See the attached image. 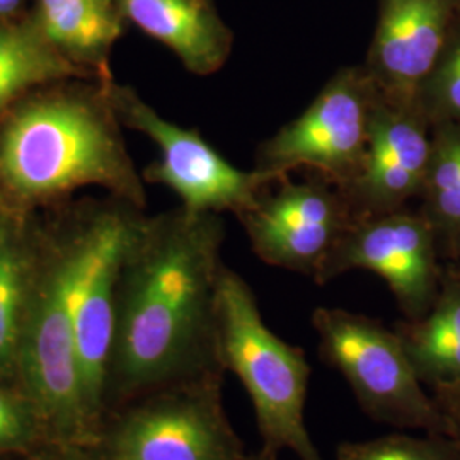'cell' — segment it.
<instances>
[{
	"mask_svg": "<svg viewBox=\"0 0 460 460\" xmlns=\"http://www.w3.org/2000/svg\"><path fill=\"white\" fill-rule=\"evenodd\" d=\"M448 247H450L456 254H459L460 256V234L456 237V239H454V241H452V243H450V246Z\"/></svg>",
	"mask_w": 460,
	"mask_h": 460,
	"instance_id": "83f0119b",
	"label": "cell"
},
{
	"mask_svg": "<svg viewBox=\"0 0 460 460\" xmlns=\"http://www.w3.org/2000/svg\"><path fill=\"white\" fill-rule=\"evenodd\" d=\"M435 399L447 418V425H448L447 435L452 437L460 445V393L435 395Z\"/></svg>",
	"mask_w": 460,
	"mask_h": 460,
	"instance_id": "603a6c76",
	"label": "cell"
},
{
	"mask_svg": "<svg viewBox=\"0 0 460 460\" xmlns=\"http://www.w3.org/2000/svg\"><path fill=\"white\" fill-rule=\"evenodd\" d=\"M395 331L425 387L435 395L460 393V266L445 270L429 311Z\"/></svg>",
	"mask_w": 460,
	"mask_h": 460,
	"instance_id": "9a60e30c",
	"label": "cell"
},
{
	"mask_svg": "<svg viewBox=\"0 0 460 460\" xmlns=\"http://www.w3.org/2000/svg\"><path fill=\"white\" fill-rule=\"evenodd\" d=\"M429 155L431 123L416 102H395L377 91L367 164L362 176L341 191L355 218L399 212L420 198Z\"/></svg>",
	"mask_w": 460,
	"mask_h": 460,
	"instance_id": "7c38bea8",
	"label": "cell"
},
{
	"mask_svg": "<svg viewBox=\"0 0 460 460\" xmlns=\"http://www.w3.org/2000/svg\"><path fill=\"white\" fill-rule=\"evenodd\" d=\"M14 384L33 406L47 445L83 450L96 442L58 258L36 271L17 345Z\"/></svg>",
	"mask_w": 460,
	"mask_h": 460,
	"instance_id": "8992f818",
	"label": "cell"
},
{
	"mask_svg": "<svg viewBox=\"0 0 460 460\" xmlns=\"http://www.w3.org/2000/svg\"><path fill=\"white\" fill-rule=\"evenodd\" d=\"M115 111L70 96L21 108L0 133V197L31 205L102 186L135 207L146 191L115 125Z\"/></svg>",
	"mask_w": 460,
	"mask_h": 460,
	"instance_id": "7a4b0ae2",
	"label": "cell"
},
{
	"mask_svg": "<svg viewBox=\"0 0 460 460\" xmlns=\"http://www.w3.org/2000/svg\"><path fill=\"white\" fill-rule=\"evenodd\" d=\"M81 0H40V13H47V11H55L60 9L64 5H70Z\"/></svg>",
	"mask_w": 460,
	"mask_h": 460,
	"instance_id": "d4e9b609",
	"label": "cell"
},
{
	"mask_svg": "<svg viewBox=\"0 0 460 460\" xmlns=\"http://www.w3.org/2000/svg\"><path fill=\"white\" fill-rule=\"evenodd\" d=\"M106 99L127 127L147 135L161 152L159 161L146 169V180L172 190L191 214L230 212L241 217L287 178L230 164L197 130L167 121L130 87L110 84Z\"/></svg>",
	"mask_w": 460,
	"mask_h": 460,
	"instance_id": "9c48e42d",
	"label": "cell"
},
{
	"mask_svg": "<svg viewBox=\"0 0 460 460\" xmlns=\"http://www.w3.org/2000/svg\"><path fill=\"white\" fill-rule=\"evenodd\" d=\"M121 19L115 0H81L40 13V31L55 49L93 58L121 36Z\"/></svg>",
	"mask_w": 460,
	"mask_h": 460,
	"instance_id": "d6986e66",
	"label": "cell"
},
{
	"mask_svg": "<svg viewBox=\"0 0 460 460\" xmlns=\"http://www.w3.org/2000/svg\"><path fill=\"white\" fill-rule=\"evenodd\" d=\"M140 222L121 214L99 215L66 252L58 256L85 406L98 435L106 418L118 285Z\"/></svg>",
	"mask_w": 460,
	"mask_h": 460,
	"instance_id": "52a82bcc",
	"label": "cell"
},
{
	"mask_svg": "<svg viewBox=\"0 0 460 460\" xmlns=\"http://www.w3.org/2000/svg\"><path fill=\"white\" fill-rule=\"evenodd\" d=\"M414 102L431 125L460 123V17Z\"/></svg>",
	"mask_w": 460,
	"mask_h": 460,
	"instance_id": "44dd1931",
	"label": "cell"
},
{
	"mask_svg": "<svg viewBox=\"0 0 460 460\" xmlns=\"http://www.w3.org/2000/svg\"><path fill=\"white\" fill-rule=\"evenodd\" d=\"M226 226L184 208L142 220L121 268L108 399L125 404L169 384L226 374L218 285Z\"/></svg>",
	"mask_w": 460,
	"mask_h": 460,
	"instance_id": "6da1fadb",
	"label": "cell"
},
{
	"mask_svg": "<svg viewBox=\"0 0 460 460\" xmlns=\"http://www.w3.org/2000/svg\"><path fill=\"white\" fill-rule=\"evenodd\" d=\"M377 24L365 57L384 98L411 104L460 17V0H377Z\"/></svg>",
	"mask_w": 460,
	"mask_h": 460,
	"instance_id": "4fadbf2b",
	"label": "cell"
},
{
	"mask_svg": "<svg viewBox=\"0 0 460 460\" xmlns=\"http://www.w3.org/2000/svg\"><path fill=\"white\" fill-rule=\"evenodd\" d=\"M336 460H460V445L448 435H411L408 429L370 440L341 442Z\"/></svg>",
	"mask_w": 460,
	"mask_h": 460,
	"instance_id": "ffe728a7",
	"label": "cell"
},
{
	"mask_svg": "<svg viewBox=\"0 0 460 460\" xmlns=\"http://www.w3.org/2000/svg\"><path fill=\"white\" fill-rule=\"evenodd\" d=\"M376 98L362 64L340 68L302 115L260 144L254 167L279 176L307 167L343 191L367 164Z\"/></svg>",
	"mask_w": 460,
	"mask_h": 460,
	"instance_id": "ba28073f",
	"label": "cell"
},
{
	"mask_svg": "<svg viewBox=\"0 0 460 460\" xmlns=\"http://www.w3.org/2000/svg\"><path fill=\"white\" fill-rule=\"evenodd\" d=\"M237 218L263 263L311 279L357 220L336 186L321 178L294 182L288 176Z\"/></svg>",
	"mask_w": 460,
	"mask_h": 460,
	"instance_id": "8fae6325",
	"label": "cell"
},
{
	"mask_svg": "<svg viewBox=\"0 0 460 460\" xmlns=\"http://www.w3.org/2000/svg\"><path fill=\"white\" fill-rule=\"evenodd\" d=\"M246 460H279V456L270 454V452H266L263 448H260V450H256V452L247 454Z\"/></svg>",
	"mask_w": 460,
	"mask_h": 460,
	"instance_id": "4316f807",
	"label": "cell"
},
{
	"mask_svg": "<svg viewBox=\"0 0 460 460\" xmlns=\"http://www.w3.org/2000/svg\"><path fill=\"white\" fill-rule=\"evenodd\" d=\"M24 460H84L77 448H68L60 445H41L28 456Z\"/></svg>",
	"mask_w": 460,
	"mask_h": 460,
	"instance_id": "cb8c5ba5",
	"label": "cell"
},
{
	"mask_svg": "<svg viewBox=\"0 0 460 460\" xmlns=\"http://www.w3.org/2000/svg\"><path fill=\"white\" fill-rule=\"evenodd\" d=\"M123 19L171 49L184 68L199 77L227 64L234 31L212 0H115Z\"/></svg>",
	"mask_w": 460,
	"mask_h": 460,
	"instance_id": "5bb4252c",
	"label": "cell"
},
{
	"mask_svg": "<svg viewBox=\"0 0 460 460\" xmlns=\"http://www.w3.org/2000/svg\"><path fill=\"white\" fill-rule=\"evenodd\" d=\"M21 0H0V16H9L19 7Z\"/></svg>",
	"mask_w": 460,
	"mask_h": 460,
	"instance_id": "484cf974",
	"label": "cell"
},
{
	"mask_svg": "<svg viewBox=\"0 0 460 460\" xmlns=\"http://www.w3.org/2000/svg\"><path fill=\"white\" fill-rule=\"evenodd\" d=\"M313 328L323 360L345 378L368 418L399 429L447 435L444 411L416 376L397 331L336 307L314 309Z\"/></svg>",
	"mask_w": 460,
	"mask_h": 460,
	"instance_id": "5b68a950",
	"label": "cell"
},
{
	"mask_svg": "<svg viewBox=\"0 0 460 460\" xmlns=\"http://www.w3.org/2000/svg\"><path fill=\"white\" fill-rule=\"evenodd\" d=\"M218 348L226 372L241 380L251 399L261 448L324 460L305 425L311 378L305 351L268 328L251 285L229 266L218 285Z\"/></svg>",
	"mask_w": 460,
	"mask_h": 460,
	"instance_id": "3957f363",
	"label": "cell"
},
{
	"mask_svg": "<svg viewBox=\"0 0 460 460\" xmlns=\"http://www.w3.org/2000/svg\"><path fill=\"white\" fill-rule=\"evenodd\" d=\"M38 268L13 218L0 212V378L14 382L17 345Z\"/></svg>",
	"mask_w": 460,
	"mask_h": 460,
	"instance_id": "2e32d148",
	"label": "cell"
},
{
	"mask_svg": "<svg viewBox=\"0 0 460 460\" xmlns=\"http://www.w3.org/2000/svg\"><path fill=\"white\" fill-rule=\"evenodd\" d=\"M349 271L380 277L401 313L416 321L433 305L444 277L437 232L423 215L406 210L355 220L313 279L326 285Z\"/></svg>",
	"mask_w": 460,
	"mask_h": 460,
	"instance_id": "30bf717a",
	"label": "cell"
},
{
	"mask_svg": "<svg viewBox=\"0 0 460 460\" xmlns=\"http://www.w3.org/2000/svg\"><path fill=\"white\" fill-rule=\"evenodd\" d=\"M421 210L447 246L460 234V123L431 125V155Z\"/></svg>",
	"mask_w": 460,
	"mask_h": 460,
	"instance_id": "ac0fdd59",
	"label": "cell"
},
{
	"mask_svg": "<svg viewBox=\"0 0 460 460\" xmlns=\"http://www.w3.org/2000/svg\"><path fill=\"white\" fill-rule=\"evenodd\" d=\"M47 445L41 423L14 382L0 378V457L28 456Z\"/></svg>",
	"mask_w": 460,
	"mask_h": 460,
	"instance_id": "7402d4cb",
	"label": "cell"
},
{
	"mask_svg": "<svg viewBox=\"0 0 460 460\" xmlns=\"http://www.w3.org/2000/svg\"><path fill=\"white\" fill-rule=\"evenodd\" d=\"M79 74V66L55 49L41 31L17 26L0 28V111L31 87Z\"/></svg>",
	"mask_w": 460,
	"mask_h": 460,
	"instance_id": "e0dca14e",
	"label": "cell"
},
{
	"mask_svg": "<svg viewBox=\"0 0 460 460\" xmlns=\"http://www.w3.org/2000/svg\"><path fill=\"white\" fill-rule=\"evenodd\" d=\"M224 376L207 374L154 389L104 420L84 460H246L224 406Z\"/></svg>",
	"mask_w": 460,
	"mask_h": 460,
	"instance_id": "277c9868",
	"label": "cell"
},
{
	"mask_svg": "<svg viewBox=\"0 0 460 460\" xmlns=\"http://www.w3.org/2000/svg\"><path fill=\"white\" fill-rule=\"evenodd\" d=\"M0 460H7L5 457H0Z\"/></svg>",
	"mask_w": 460,
	"mask_h": 460,
	"instance_id": "f1b7e54d",
	"label": "cell"
}]
</instances>
